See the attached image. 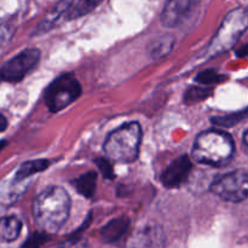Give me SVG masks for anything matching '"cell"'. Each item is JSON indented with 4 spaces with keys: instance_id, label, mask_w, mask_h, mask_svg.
<instances>
[{
    "instance_id": "obj_21",
    "label": "cell",
    "mask_w": 248,
    "mask_h": 248,
    "mask_svg": "<svg viewBox=\"0 0 248 248\" xmlns=\"http://www.w3.org/2000/svg\"><path fill=\"white\" fill-rule=\"evenodd\" d=\"M12 33H14V28L11 24L5 19L0 18V46L4 45L11 38Z\"/></svg>"
},
{
    "instance_id": "obj_10",
    "label": "cell",
    "mask_w": 248,
    "mask_h": 248,
    "mask_svg": "<svg viewBox=\"0 0 248 248\" xmlns=\"http://www.w3.org/2000/svg\"><path fill=\"white\" fill-rule=\"evenodd\" d=\"M199 5L198 1H189V0H172L169 1L164 7L161 14V23L167 28H173L179 26L186 21V17L190 15L194 7Z\"/></svg>"
},
{
    "instance_id": "obj_20",
    "label": "cell",
    "mask_w": 248,
    "mask_h": 248,
    "mask_svg": "<svg viewBox=\"0 0 248 248\" xmlns=\"http://www.w3.org/2000/svg\"><path fill=\"white\" fill-rule=\"evenodd\" d=\"M46 235L41 234V232H35V234L31 235L29 239L27 240L26 242L23 244V246L21 248H40L43 246L44 242L46 241Z\"/></svg>"
},
{
    "instance_id": "obj_25",
    "label": "cell",
    "mask_w": 248,
    "mask_h": 248,
    "mask_svg": "<svg viewBox=\"0 0 248 248\" xmlns=\"http://www.w3.org/2000/svg\"><path fill=\"white\" fill-rule=\"evenodd\" d=\"M0 81H1V78H0Z\"/></svg>"
},
{
    "instance_id": "obj_5",
    "label": "cell",
    "mask_w": 248,
    "mask_h": 248,
    "mask_svg": "<svg viewBox=\"0 0 248 248\" xmlns=\"http://www.w3.org/2000/svg\"><path fill=\"white\" fill-rule=\"evenodd\" d=\"M81 85L74 75L63 74L48 85L44 101L48 110L58 113L77 101L81 94Z\"/></svg>"
},
{
    "instance_id": "obj_8",
    "label": "cell",
    "mask_w": 248,
    "mask_h": 248,
    "mask_svg": "<svg viewBox=\"0 0 248 248\" xmlns=\"http://www.w3.org/2000/svg\"><path fill=\"white\" fill-rule=\"evenodd\" d=\"M191 169H193V164L188 155H181L176 157L162 173V184L169 189L179 188L188 181Z\"/></svg>"
},
{
    "instance_id": "obj_18",
    "label": "cell",
    "mask_w": 248,
    "mask_h": 248,
    "mask_svg": "<svg viewBox=\"0 0 248 248\" xmlns=\"http://www.w3.org/2000/svg\"><path fill=\"white\" fill-rule=\"evenodd\" d=\"M225 79H227V77L220 75L219 73H217L213 69L203 70V72L199 73V74L196 75V81H198L201 86H206V87H210L212 86V85L219 84V82L224 81Z\"/></svg>"
},
{
    "instance_id": "obj_19",
    "label": "cell",
    "mask_w": 248,
    "mask_h": 248,
    "mask_svg": "<svg viewBox=\"0 0 248 248\" xmlns=\"http://www.w3.org/2000/svg\"><path fill=\"white\" fill-rule=\"evenodd\" d=\"M94 162H96V166L98 167V170L101 171V173L103 174L104 178H114V169L108 159H106V157H98V159L94 160Z\"/></svg>"
},
{
    "instance_id": "obj_15",
    "label": "cell",
    "mask_w": 248,
    "mask_h": 248,
    "mask_svg": "<svg viewBox=\"0 0 248 248\" xmlns=\"http://www.w3.org/2000/svg\"><path fill=\"white\" fill-rule=\"evenodd\" d=\"M96 184H97V174L94 172H87L86 174H82L79 178L75 179L73 182V186L75 190L82 195L84 198H92L96 191Z\"/></svg>"
},
{
    "instance_id": "obj_12",
    "label": "cell",
    "mask_w": 248,
    "mask_h": 248,
    "mask_svg": "<svg viewBox=\"0 0 248 248\" xmlns=\"http://www.w3.org/2000/svg\"><path fill=\"white\" fill-rule=\"evenodd\" d=\"M22 230V223L18 218L10 217L0 218V242H12L19 236Z\"/></svg>"
},
{
    "instance_id": "obj_3",
    "label": "cell",
    "mask_w": 248,
    "mask_h": 248,
    "mask_svg": "<svg viewBox=\"0 0 248 248\" xmlns=\"http://www.w3.org/2000/svg\"><path fill=\"white\" fill-rule=\"evenodd\" d=\"M142 127L136 121L124 124L110 132L103 149L108 160L116 162H132L140 154Z\"/></svg>"
},
{
    "instance_id": "obj_17",
    "label": "cell",
    "mask_w": 248,
    "mask_h": 248,
    "mask_svg": "<svg viewBox=\"0 0 248 248\" xmlns=\"http://www.w3.org/2000/svg\"><path fill=\"white\" fill-rule=\"evenodd\" d=\"M210 87L191 86L186 90V94H184V102H186V104H195L203 101V99H206L207 97H210Z\"/></svg>"
},
{
    "instance_id": "obj_16",
    "label": "cell",
    "mask_w": 248,
    "mask_h": 248,
    "mask_svg": "<svg viewBox=\"0 0 248 248\" xmlns=\"http://www.w3.org/2000/svg\"><path fill=\"white\" fill-rule=\"evenodd\" d=\"M247 114V109H242V110L237 111V113L229 114V115H223V116H216L212 118V124L216 126H220V127H234L237 124L241 123L245 120Z\"/></svg>"
},
{
    "instance_id": "obj_9",
    "label": "cell",
    "mask_w": 248,
    "mask_h": 248,
    "mask_svg": "<svg viewBox=\"0 0 248 248\" xmlns=\"http://www.w3.org/2000/svg\"><path fill=\"white\" fill-rule=\"evenodd\" d=\"M162 229L157 224L148 223L135 230L127 242V248H160Z\"/></svg>"
},
{
    "instance_id": "obj_4",
    "label": "cell",
    "mask_w": 248,
    "mask_h": 248,
    "mask_svg": "<svg viewBox=\"0 0 248 248\" xmlns=\"http://www.w3.org/2000/svg\"><path fill=\"white\" fill-rule=\"evenodd\" d=\"M248 15L245 9H234L225 16L219 29L208 45V57L230 50L246 31Z\"/></svg>"
},
{
    "instance_id": "obj_22",
    "label": "cell",
    "mask_w": 248,
    "mask_h": 248,
    "mask_svg": "<svg viewBox=\"0 0 248 248\" xmlns=\"http://www.w3.org/2000/svg\"><path fill=\"white\" fill-rule=\"evenodd\" d=\"M6 127H7V120L1 115V114H0V132L6 130Z\"/></svg>"
},
{
    "instance_id": "obj_13",
    "label": "cell",
    "mask_w": 248,
    "mask_h": 248,
    "mask_svg": "<svg viewBox=\"0 0 248 248\" xmlns=\"http://www.w3.org/2000/svg\"><path fill=\"white\" fill-rule=\"evenodd\" d=\"M174 45V38L171 34H164L160 35L159 38H155L154 40L150 41L149 46H148V53L154 60H159V58L165 57L171 52Z\"/></svg>"
},
{
    "instance_id": "obj_14",
    "label": "cell",
    "mask_w": 248,
    "mask_h": 248,
    "mask_svg": "<svg viewBox=\"0 0 248 248\" xmlns=\"http://www.w3.org/2000/svg\"><path fill=\"white\" fill-rule=\"evenodd\" d=\"M48 166H50V161L46 159H38L27 161L24 162V164H22L21 167L17 170L15 179H16V182H22L24 181V179L29 178L31 176H33V174L45 171Z\"/></svg>"
},
{
    "instance_id": "obj_7",
    "label": "cell",
    "mask_w": 248,
    "mask_h": 248,
    "mask_svg": "<svg viewBox=\"0 0 248 248\" xmlns=\"http://www.w3.org/2000/svg\"><path fill=\"white\" fill-rule=\"evenodd\" d=\"M40 61L38 48H26L7 61L0 69V78L7 82H19L35 69Z\"/></svg>"
},
{
    "instance_id": "obj_1",
    "label": "cell",
    "mask_w": 248,
    "mask_h": 248,
    "mask_svg": "<svg viewBox=\"0 0 248 248\" xmlns=\"http://www.w3.org/2000/svg\"><path fill=\"white\" fill-rule=\"evenodd\" d=\"M33 212L36 223L44 232H57L69 217V195L61 186H50L36 196Z\"/></svg>"
},
{
    "instance_id": "obj_24",
    "label": "cell",
    "mask_w": 248,
    "mask_h": 248,
    "mask_svg": "<svg viewBox=\"0 0 248 248\" xmlns=\"http://www.w3.org/2000/svg\"><path fill=\"white\" fill-rule=\"evenodd\" d=\"M5 147V142H0V150Z\"/></svg>"
},
{
    "instance_id": "obj_23",
    "label": "cell",
    "mask_w": 248,
    "mask_h": 248,
    "mask_svg": "<svg viewBox=\"0 0 248 248\" xmlns=\"http://www.w3.org/2000/svg\"><path fill=\"white\" fill-rule=\"evenodd\" d=\"M246 53H247L246 52V45H244L239 51H237V56H239V57H245V56H246Z\"/></svg>"
},
{
    "instance_id": "obj_2",
    "label": "cell",
    "mask_w": 248,
    "mask_h": 248,
    "mask_svg": "<svg viewBox=\"0 0 248 248\" xmlns=\"http://www.w3.org/2000/svg\"><path fill=\"white\" fill-rule=\"evenodd\" d=\"M234 152V140L229 133L220 130H208L196 137L191 155L198 162L219 167L232 160Z\"/></svg>"
},
{
    "instance_id": "obj_6",
    "label": "cell",
    "mask_w": 248,
    "mask_h": 248,
    "mask_svg": "<svg viewBox=\"0 0 248 248\" xmlns=\"http://www.w3.org/2000/svg\"><path fill=\"white\" fill-rule=\"evenodd\" d=\"M248 174L245 170H236L217 177L211 184V191L229 202H242L247 199Z\"/></svg>"
},
{
    "instance_id": "obj_11",
    "label": "cell",
    "mask_w": 248,
    "mask_h": 248,
    "mask_svg": "<svg viewBox=\"0 0 248 248\" xmlns=\"http://www.w3.org/2000/svg\"><path fill=\"white\" fill-rule=\"evenodd\" d=\"M130 227V219L125 216L118 217L115 219L110 220L107 223L101 230V237L104 242H115L127 232Z\"/></svg>"
}]
</instances>
